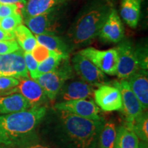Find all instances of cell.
<instances>
[{
  "label": "cell",
  "instance_id": "1",
  "mask_svg": "<svg viewBox=\"0 0 148 148\" xmlns=\"http://www.w3.org/2000/svg\"><path fill=\"white\" fill-rule=\"evenodd\" d=\"M102 120H90L66 112L47 111L38 131L42 140L51 148H99Z\"/></svg>",
  "mask_w": 148,
  "mask_h": 148
},
{
  "label": "cell",
  "instance_id": "2",
  "mask_svg": "<svg viewBox=\"0 0 148 148\" xmlns=\"http://www.w3.org/2000/svg\"><path fill=\"white\" fill-rule=\"evenodd\" d=\"M46 106L0 115V146L13 148L38 139V128L47 113Z\"/></svg>",
  "mask_w": 148,
  "mask_h": 148
},
{
  "label": "cell",
  "instance_id": "3",
  "mask_svg": "<svg viewBox=\"0 0 148 148\" xmlns=\"http://www.w3.org/2000/svg\"><path fill=\"white\" fill-rule=\"evenodd\" d=\"M114 8L111 0H95L77 16L69 31L74 45H87L98 36L111 10Z\"/></svg>",
  "mask_w": 148,
  "mask_h": 148
},
{
  "label": "cell",
  "instance_id": "4",
  "mask_svg": "<svg viewBox=\"0 0 148 148\" xmlns=\"http://www.w3.org/2000/svg\"><path fill=\"white\" fill-rule=\"evenodd\" d=\"M73 77V67L69 63V58H66L54 71L42 74L35 80L43 89L47 99L54 101L63 84Z\"/></svg>",
  "mask_w": 148,
  "mask_h": 148
},
{
  "label": "cell",
  "instance_id": "5",
  "mask_svg": "<svg viewBox=\"0 0 148 148\" xmlns=\"http://www.w3.org/2000/svg\"><path fill=\"white\" fill-rule=\"evenodd\" d=\"M115 49L118 54L116 75L120 79H127L140 69L136 48L129 41H123Z\"/></svg>",
  "mask_w": 148,
  "mask_h": 148
},
{
  "label": "cell",
  "instance_id": "6",
  "mask_svg": "<svg viewBox=\"0 0 148 148\" xmlns=\"http://www.w3.org/2000/svg\"><path fill=\"white\" fill-rule=\"evenodd\" d=\"M88 59L103 73L116 75L118 65V54L115 48L108 50H99L94 47H87L79 51Z\"/></svg>",
  "mask_w": 148,
  "mask_h": 148
},
{
  "label": "cell",
  "instance_id": "7",
  "mask_svg": "<svg viewBox=\"0 0 148 148\" xmlns=\"http://www.w3.org/2000/svg\"><path fill=\"white\" fill-rule=\"evenodd\" d=\"M72 63L75 73L82 81L95 87L106 84L107 78L105 73L81 53L78 52L74 56Z\"/></svg>",
  "mask_w": 148,
  "mask_h": 148
},
{
  "label": "cell",
  "instance_id": "8",
  "mask_svg": "<svg viewBox=\"0 0 148 148\" xmlns=\"http://www.w3.org/2000/svg\"><path fill=\"white\" fill-rule=\"evenodd\" d=\"M114 86L119 90L121 95L122 108L125 118L126 125L130 127L132 121L136 117L143 111L139 100L130 87V85L126 79H121L115 81L113 83Z\"/></svg>",
  "mask_w": 148,
  "mask_h": 148
},
{
  "label": "cell",
  "instance_id": "9",
  "mask_svg": "<svg viewBox=\"0 0 148 148\" xmlns=\"http://www.w3.org/2000/svg\"><path fill=\"white\" fill-rule=\"evenodd\" d=\"M55 110L66 111L74 115L90 120H102L99 109L95 101L90 99H76L57 102L54 104Z\"/></svg>",
  "mask_w": 148,
  "mask_h": 148
},
{
  "label": "cell",
  "instance_id": "10",
  "mask_svg": "<svg viewBox=\"0 0 148 148\" xmlns=\"http://www.w3.org/2000/svg\"><path fill=\"white\" fill-rule=\"evenodd\" d=\"M23 53L19 49L8 54L0 55V77H12L18 79L29 78Z\"/></svg>",
  "mask_w": 148,
  "mask_h": 148
},
{
  "label": "cell",
  "instance_id": "11",
  "mask_svg": "<svg viewBox=\"0 0 148 148\" xmlns=\"http://www.w3.org/2000/svg\"><path fill=\"white\" fill-rule=\"evenodd\" d=\"M58 9L24 19L27 27L35 35H56L58 33Z\"/></svg>",
  "mask_w": 148,
  "mask_h": 148
},
{
  "label": "cell",
  "instance_id": "12",
  "mask_svg": "<svg viewBox=\"0 0 148 148\" xmlns=\"http://www.w3.org/2000/svg\"><path fill=\"white\" fill-rule=\"evenodd\" d=\"M16 92L23 96L24 98L28 101L31 108L45 106V103L49 100L40 84L33 79H19L18 84L15 88L11 90L9 94Z\"/></svg>",
  "mask_w": 148,
  "mask_h": 148
},
{
  "label": "cell",
  "instance_id": "13",
  "mask_svg": "<svg viewBox=\"0 0 148 148\" xmlns=\"http://www.w3.org/2000/svg\"><path fill=\"white\" fill-rule=\"evenodd\" d=\"M93 98L95 104L104 112L121 110V95L115 86L107 84L98 86L94 90Z\"/></svg>",
  "mask_w": 148,
  "mask_h": 148
},
{
  "label": "cell",
  "instance_id": "14",
  "mask_svg": "<svg viewBox=\"0 0 148 148\" xmlns=\"http://www.w3.org/2000/svg\"><path fill=\"white\" fill-rule=\"evenodd\" d=\"M67 80L62 86L56 98L58 102L76 99H87L93 97L94 87L81 80Z\"/></svg>",
  "mask_w": 148,
  "mask_h": 148
},
{
  "label": "cell",
  "instance_id": "15",
  "mask_svg": "<svg viewBox=\"0 0 148 148\" xmlns=\"http://www.w3.org/2000/svg\"><path fill=\"white\" fill-rule=\"evenodd\" d=\"M123 36L124 28L123 23L116 10L113 8L103 24L98 36L103 42L114 43L121 41Z\"/></svg>",
  "mask_w": 148,
  "mask_h": 148
},
{
  "label": "cell",
  "instance_id": "16",
  "mask_svg": "<svg viewBox=\"0 0 148 148\" xmlns=\"http://www.w3.org/2000/svg\"><path fill=\"white\" fill-rule=\"evenodd\" d=\"M69 1L71 0H27L21 10L22 16L25 19L54 10Z\"/></svg>",
  "mask_w": 148,
  "mask_h": 148
},
{
  "label": "cell",
  "instance_id": "17",
  "mask_svg": "<svg viewBox=\"0 0 148 148\" xmlns=\"http://www.w3.org/2000/svg\"><path fill=\"white\" fill-rule=\"evenodd\" d=\"M126 80L139 100L143 110L148 107V77L147 70L139 69Z\"/></svg>",
  "mask_w": 148,
  "mask_h": 148
},
{
  "label": "cell",
  "instance_id": "18",
  "mask_svg": "<svg viewBox=\"0 0 148 148\" xmlns=\"http://www.w3.org/2000/svg\"><path fill=\"white\" fill-rule=\"evenodd\" d=\"M31 108L28 101L21 94L0 95V115L21 112Z\"/></svg>",
  "mask_w": 148,
  "mask_h": 148
},
{
  "label": "cell",
  "instance_id": "19",
  "mask_svg": "<svg viewBox=\"0 0 148 148\" xmlns=\"http://www.w3.org/2000/svg\"><path fill=\"white\" fill-rule=\"evenodd\" d=\"M142 0H121L120 14L127 25L136 28L140 18Z\"/></svg>",
  "mask_w": 148,
  "mask_h": 148
},
{
  "label": "cell",
  "instance_id": "20",
  "mask_svg": "<svg viewBox=\"0 0 148 148\" xmlns=\"http://www.w3.org/2000/svg\"><path fill=\"white\" fill-rule=\"evenodd\" d=\"M37 42L49 50L60 54L69 56V48L67 44L63 41L62 38L56 35H36Z\"/></svg>",
  "mask_w": 148,
  "mask_h": 148
},
{
  "label": "cell",
  "instance_id": "21",
  "mask_svg": "<svg viewBox=\"0 0 148 148\" xmlns=\"http://www.w3.org/2000/svg\"><path fill=\"white\" fill-rule=\"evenodd\" d=\"M16 41L24 52L31 53L38 45L36 38L26 26L21 24L14 32Z\"/></svg>",
  "mask_w": 148,
  "mask_h": 148
},
{
  "label": "cell",
  "instance_id": "22",
  "mask_svg": "<svg viewBox=\"0 0 148 148\" xmlns=\"http://www.w3.org/2000/svg\"><path fill=\"white\" fill-rule=\"evenodd\" d=\"M115 148H139V140L132 130L122 125L116 129Z\"/></svg>",
  "mask_w": 148,
  "mask_h": 148
},
{
  "label": "cell",
  "instance_id": "23",
  "mask_svg": "<svg viewBox=\"0 0 148 148\" xmlns=\"http://www.w3.org/2000/svg\"><path fill=\"white\" fill-rule=\"evenodd\" d=\"M116 127L110 121L105 122L99 134V148H115Z\"/></svg>",
  "mask_w": 148,
  "mask_h": 148
},
{
  "label": "cell",
  "instance_id": "24",
  "mask_svg": "<svg viewBox=\"0 0 148 148\" xmlns=\"http://www.w3.org/2000/svg\"><path fill=\"white\" fill-rule=\"evenodd\" d=\"M66 58H69V56H64L58 53L53 52L45 60L38 63L36 71L37 77H39L42 74L54 71L58 67L61 62Z\"/></svg>",
  "mask_w": 148,
  "mask_h": 148
},
{
  "label": "cell",
  "instance_id": "25",
  "mask_svg": "<svg viewBox=\"0 0 148 148\" xmlns=\"http://www.w3.org/2000/svg\"><path fill=\"white\" fill-rule=\"evenodd\" d=\"M129 129L132 130L142 141L147 142L148 140V115L147 111L143 112L136 117L132 121Z\"/></svg>",
  "mask_w": 148,
  "mask_h": 148
},
{
  "label": "cell",
  "instance_id": "26",
  "mask_svg": "<svg viewBox=\"0 0 148 148\" xmlns=\"http://www.w3.org/2000/svg\"><path fill=\"white\" fill-rule=\"evenodd\" d=\"M23 16L21 12L0 18V27L5 32H14L18 25L22 24Z\"/></svg>",
  "mask_w": 148,
  "mask_h": 148
},
{
  "label": "cell",
  "instance_id": "27",
  "mask_svg": "<svg viewBox=\"0 0 148 148\" xmlns=\"http://www.w3.org/2000/svg\"><path fill=\"white\" fill-rule=\"evenodd\" d=\"M19 83V79L15 77H0V95H8L10 90L15 88Z\"/></svg>",
  "mask_w": 148,
  "mask_h": 148
},
{
  "label": "cell",
  "instance_id": "28",
  "mask_svg": "<svg viewBox=\"0 0 148 148\" xmlns=\"http://www.w3.org/2000/svg\"><path fill=\"white\" fill-rule=\"evenodd\" d=\"M23 56L29 75H30L31 78L35 80L37 77L36 71L38 65V62H37L36 59L34 58L32 53L24 52Z\"/></svg>",
  "mask_w": 148,
  "mask_h": 148
},
{
  "label": "cell",
  "instance_id": "29",
  "mask_svg": "<svg viewBox=\"0 0 148 148\" xmlns=\"http://www.w3.org/2000/svg\"><path fill=\"white\" fill-rule=\"evenodd\" d=\"M24 4H2L0 3V18L21 12Z\"/></svg>",
  "mask_w": 148,
  "mask_h": 148
},
{
  "label": "cell",
  "instance_id": "30",
  "mask_svg": "<svg viewBox=\"0 0 148 148\" xmlns=\"http://www.w3.org/2000/svg\"><path fill=\"white\" fill-rule=\"evenodd\" d=\"M53 52V51L49 50L47 48L44 47V46L38 44L31 53H32L34 58L38 62V63H40L42 61L45 60L46 58H47Z\"/></svg>",
  "mask_w": 148,
  "mask_h": 148
},
{
  "label": "cell",
  "instance_id": "31",
  "mask_svg": "<svg viewBox=\"0 0 148 148\" xmlns=\"http://www.w3.org/2000/svg\"><path fill=\"white\" fill-rule=\"evenodd\" d=\"M19 49V45L16 40L0 41V55L8 54L17 51Z\"/></svg>",
  "mask_w": 148,
  "mask_h": 148
},
{
  "label": "cell",
  "instance_id": "32",
  "mask_svg": "<svg viewBox=\"0 0 148 148\" xmlns=\"http://www.w3.org/2000/svg\"><path fill=\"white\" fill-rule=\"evenodd\" d=\"M140 69L147 70V49L145 47L136 48Z\"/></svg>",
  "mask_w": 148,
  "mask_h": 148
},
{
  "label": "cell",
  "instance_id": "33",
  "mask_svg": "<svg viewBox=\"0 0 148 148\" xmlns=\"http://www.w3.org/2000/svg\"><path fill=\"white\" fill-rule=\"evenodd\" d=\"M13 148H51V147L49 145H48L47 143H45L43 140H40V138H39L38 139L33 140V141L29 142V143L25 144V145H23L19 146V147H13Z\"/></svg>",
  "mask_w": 148,
  "mask_h": 148
},
{
  "label": "cell",
  "instance_id": "34",
  "mask_svg": "<svg viewBox=\"0 0 148 148\" xmlns=\"http://www.w3.org/2000/svg\"><path fill=\"white\" fill-rule=\"evenodd\" d=\"M11 40H15L14 32H5L0 27V41Z\"/></svg>",
  "mask_w": 148,
  "mask_h": 148
},
{
  "label": "cell",
  "instance_id": "35",
  "mask_svg": "<svg viewBox=\"0 0 148 148\" xmlns=\"http://www.w3.org/2000/svg\"><path fill=\"white\" fill-rule=\"evenodd\" d=\"M27 0H0L2 4H25Z\"/></svg>",
  "mask_w": 148,
  "mask_h": 148
},
{
  "label": "cell",
  "instance_id": "36",
  "mask_svg": "<svg viewBox=\"0 0 148 148\" xmlns=\"http://www.w3.org/2000/svg\"><path fill=\"white\" fill-rule=\"evenodd\" d=\"M0 148H7V147H3V146H0Z\"/></svg>",
  "mask_w": 148,
  "mask_h": 148
}]
</instances>
